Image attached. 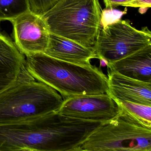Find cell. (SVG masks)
I'll use <instances>...</instances> for the list:
<instances>
[{
  "instance_id": "277c9868",
  "label": "cell",
  "mask_w": 151,
  "mask_h": 151,
  "mask_svg": "<svg viewBox=\"0 0 151 151\" xmlns=\"http://www.w3.org/2000/svg\"><path fill=\"white\" fill-rule=\"evenodd\" d=\"M102 11L99 0H59L41 17L50 33L93 48Z\"/></svg>"
},
{
  "instance_id": "5bb4252c",
  "label": "cell",
  "mask_w": 151,
  "mask_h": 151,
  "mask_svg": "<svg viewBox=\"0 0 151 151\" xmlns=\"http://www.w3.org/2000/svg\"><path fill=\"white\" fill-rule=\"evenodd\" d=\"M116 103L139 119L151 123V106L127 101Z\"/></svg>"
},
{
  "instance_id": "6da1fadb",
  "label": "cell",
  "mask_w": 151,
  "mask_h": 151,
  "mask_svg": "<svg viewBox=\"0 0 151 151\" xmlns=\"http://www.w3.org/2000/svg\"><path fill=\"white\" fill-rule=\"evenodd\" d=\"M101 123L55 111L0 124V151H78L83 142Z\"/></svg>"
},
{
  "instance_id": "8fae6325",
  "label": "cell",
  "mask_w": 151,
  "mask_h": 151,
  "mask_svg": "<svg viewBox=\"0 0 151 151\" xmlns=\"http://www.w3.org/2000/svg\"><path fill=\"white\" fill-rule=\"evenodd\" d=\"M44 53L61 60L79 65H90L91 60L98 59L94 48L86 47L51 33L49 44Z\"/></svg>"
},
{
  "instance_id": "5b68a950",
  "label": "cell",
  "mask_w": 151,
  "mask_h": 151,
  "mask_svg": "<svg viewBox=\"0 0 151 151\" xmlns=\"http://www.w3.org/2000/svg\"><path fill=\"white\" fill-rule=\"evenodd\" d=\"M119 106L118 114L103 122L83 142L78 151H151V123Z\"/></svg>"
},
{
  "instance_id": "52a82bcc",
  "label": "cell",
  "mask_w": 151,
  "mask_h": 151,
  "mask_svg": "<svg viewBox=\"0 0 151 151\" xmlns=\"http://www.w3.org/2000/svg\"><path fill=\"white\" fill-rule=\"evenodd\" d=\"M120 110V106L105 93L67 98L57 111L77 119L102 122L114 118Z\"/></svg>"
},
{
  "instance_id": "8992f818",
  "label": "cell",
  "mask_w": 151,
  "mask_h": 151,
  "mask_svg": "<svg viewBox=\"0 0 151 151\" xmlns=\"http://www.w3.org/2000/svg\"><path fill=\"white\" fill-rule=\"evenodd\" d=\"M149 45L151 32L147 27L139 30L129 21L120 19L101 29L93 48L98 59L106 65Z\"/></svg>"
},
{
  "instance_id": "ba28073f",
  "label": "cell",
  "mask_w": 151,
  "mask_h": 151,
  "mask_svg": "<svg viewBox=\"0 0 151 151\" xmlns=\"http://www.w3.org/2000/svg\"><path fill=\"white\" fill-rule=\"evenodd\" d=\"M9 21L13 24L15 44L23 54L45 52L50 32L42 17L29 10Z\"/></svg>"
},
{
  "instance_id": "4fadbf2b",
  "label": "cell",
  "mask_w": 151,
  "mask_h": 151,
  "mask_svg": "<svg viewBox=\"0 0 151 151\" xmlns=\"http://www.w3.org/2000/svg\"><path fill=\"white\" fill-rule=\"evenodd\" d=\"M29 11L28 0H0V21L10 20Z\"/></svg>"
},
{
  "instance_id": "2e32d148",
  "label": "cell",
  "mask_w": 151,
  "mask_h": 151,
  "mask_svg": "<svg viewBox=\"0 0 151 151\" xmlns=\"http://www.w3.org/2000/svg\"><path fill=\"white\" fill-rule=\"evenodd\" d=\"M127 14V9L124 11H118L114 9H105L102 10L101 16V25L105 27L117 20L121 19L123 15Z\"/></svg>"
},
{
  "instance_id": "3957f363",
  "label": "cell",
  "mask_w": 151,
  "mask_h": 151,
  "mask_svg": "<svg viewBox=\"0 0 151 151\" xmlns=\"http://www.w3.org/2000/svg\"><path fill=\"white\" fill-rule=\"evenodd\" d=\"M63 101L58 91L36 81L25 68L13 85L0 93V124L57 111Z\"/></svg>"
},
{
  "instance_id": "ac0fdd59",
  "label": "cell",
  "mask_w": 151,
  "mask_h": 151,
  "mask_svg": "<svg viewBox=\"0 0 151 151\" xmlns=\"http://www.w3.org/2000/svg\"><path fill=\"white\" fill-rule=\"evenodd\" d=\"M106 9H113L115 7L123 6L129 0H103Z\"/></svg>"
},
{
  "instance_id": "d6986e66",
  "label": "cell",
  "mask_w": 151,
  "mask_h": 151,
  "mask_svg": "<svg viewBox=\"0 0 151 151\" xmlns=\"http://www.w3.org/2000/svg\"><path fill=\"white\" fill-rule=\"evenodd\" d=\"M1 21H0V29H1Z\"/></svg>"
},
{
  "instance_id": "7c38bea8",
  "label": "cell",
  "mask_w": 151,
  "mask_h": 151,
  "mask_svg": "<svg viewBox=\"0 0 151 151\" xmlns=\"http://www.w3.org/2000/svg\"><path fill=\"white\" fill-rule=\"evenodd\" d=\"M106 66L109 70L124 76L151 83V45Z\"/></svg>"
},
{
  "instance_id": "9a60e30c",
  "label": "cell",
  "mask_w": 151,
  "mask_h": 151,
  "mask_svg": "<svg viewBox=\"0 0 151 151\" xmlns=\"http://www.w3.org/2000/svg\"><path fill=\"white\" fill-rule=\"evenodd\" d=\"M59 0H28L31 12L42 16L55 5Z\"/></svg>"
},
{
  "instance_id": "9c48e42d",
  "label": "cell",
  "mask_w": 151,
  "mask_h": 151,
  "mask_svg": "<svg viewBox=\"0 0 151 151\" xmlns=\"http://www.w3.org/2000/svg\"><path fill=\"white\" fill-rule=\"evenodd\" d=\"M108 94L116 102L127 101L151 106V83L108 71Z\"/></svg>"
},
{
  "instance_id": "30bf717a",
  "label": "cell",
  "mask_w": 151,
  "mask_h": 151,
  "mask_svg": "<svg viewBox=\"0 0 151 151\" xmlns=\"http://www.w3.org/2000/svg\"><path fill=\"white\" fill-rule=\"evenodd\" d=\"M25 59L15 44L0 33V93L13 85L25 69Z\"/></svg>"
},
{
  "instance_id": "e0dca14e",
  "label": "cell",
  "mask_w": 151,
  "mask_h": 151,
  "mask_svg": "<svg viewBox=\"0 0 151 151\" xmlns=\"http://www.w3.org/2000/svg\"><path fill=\"white\" fill-rule=\"evenodd\" d=\"M123 6L147 9L151 8V0H129Z\"/></svg>"
},
{
  "instance_id": "7a4b0ae2",
  "label": "cell",
  "mask_w": 151,
  "mask_h": 151,
  "mask_svg": "<svg viewBox=\"0 0 151 151\" xmlns=\"http://www.w3.org/2000/svg\"><path fill=\"white\" fill-rule=\"evenodd\" d=\"M25 67L37 81L70 97L108 93V77L100 68L55 59L44 53L26 55Z\"/></svg>"
}]
</instances>
